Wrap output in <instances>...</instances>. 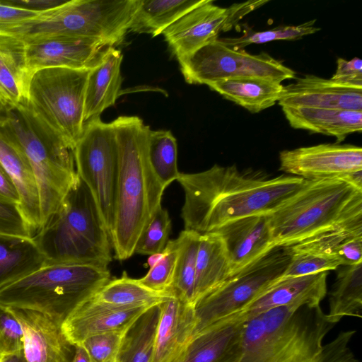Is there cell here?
Wrapping results in <instances>:
<instances>
[{
    "mask_svg": "<svg viewBox=\"0 0 362 362\" xmlns=\"http://www.w3.org/2000/svg\"><path fill=\"white\" fill-rule=\"evenodd\" d=\"M71 362H92L86 349L82 344L74 346V351Z\"/></svg>",
    "mask_w": 362,
    "mask_h": 362,
    "instance_id": "obj_49",
    "label": "cell"
},
{
    "mask_svg": "<svg viewBox=\"0 0 362 362\" xmlns=\"http://www.w3.org/2000/svg\"><path fill=\"white\" fill-rule=\"evenodd\" d=\"M180 71L189 84H204L238 78H258L281 83L296 72L269 54H251L235 49L218 38L179 59Z\"/></svg>",
    "mask_w": 362,
    "mask_h": 362,
    "instance_id": "obj_12",
    "label": "cell"
},
{
    "mask_svg": "<svg viewBox=\"0 0 362 362\" xmlns=\"http://www.w3.org/2000/svg\"><path fill=\"white\" fill-rule=\"evenodd\" d=\"M177 180L185 193L184 230L200 235L239 218L272 214L310 181L293 175L267 177L217 164L199 173H180Z\"/></svg>",
    "mask_w": 362,
    "mask_h": 362,
    "instance_id": "obj_1",
    "label": "cell"
},
{
    "mask_svg": "<svg viewBox=\"0 0 362 362\" xmlns=\"http://www.w3.org/2000/svg\"><path fill=\"white\" fill-rule=\"evenodd\" d=\"M45 265L33 238L0 234V288Z\"/></svg>",
    "mask_w": 362,
    "mask_h": 362,
    "instance_id": "obj_30",
    "label": "cell"
},
{
    "mask_svg": "<svg viewBox=\"0 0 362 362\" xmlns=\"http://www.w3.org/2000/svg\"><path fill=\"white\" fill-rule=\"evenodd\" d=\"M8 308L22 328L25 362H71L74 346L62 332V318L36 310Z\"/></svg>",
    "mask_w": 362,
    "mask_h": 362,
    "instance_id": "obj_16",
    "label": "cell"
},
{
    "mask_svg": "<svg viewBox=\"0 0 362 362\" xmlns=\"http://www.w3.org/2000/svg\"><path fill=\"white\" fill-rule=\"evenodd\" d=\"M204 0H139L129 31L158 36Z\"/></svg>",
    "mask_w": 362,
    "mask_h": 362,
    "instance_id": "obj_31",
    "label": "cell"
},
{
    "mask_svg": "<svg viewBox=\"0 0 362 362\" xmlns=\"http://www.w3.org/2000/svg\"><path fill=\"white\" fill-rule=\"evenodd\" d=\"M279 170L308 180L339 178L362 170V148L352 144H321L284 150Z\"/></svg>",
    "mask_w": 362,
    "mask_h": 362,
    "instance_id": "obj_14",
    "label": "cell"
},
{
    "mask_svg": "<svg viewBox=\"0 0 362 362\" xmlns=\"http://www.w3.org/2000/svg\"><path fill=\"white\" fill-rule=\"evenodd\" d=\"M0 200L19 205L18 193L9 176L0 164Z\"/></svg>",
    "mask_w": 362,
    "mask_h": 362,
    "instance_id": "obj_47",
    "label": "cell"
},
{
    "mask_svg": "<svg viewBox=\"0 0 362 362\" xmlns=\"http://www.w3.org/2000/svg\"><path fill=\"white\" fill-rule=\"evenodd\" d=\"M106 267L46 264L0 288V305L32 309L64 319L110 280Z\"/></svg>",
    "mask_w": 362,
    "mask_h": 362,
    "instance_id": "obj_5",
    "label": "cell"
},
{
    "mask_svg": "<svg viewBox=\"0 0 362 362\" xmlns=\"http://www.w3.org/2000/svg\"><path fill=\"white\" fill-rule=\"evenodd\" d=\"M90 70L43 69L34 73L29 83L27 108L72 150L85 126V93Z\"/></svg>",
    "mask_w": 362,
    "mask_h": 362,
    "instance_id": "obj_9",
    "label": "cell"
},
{
    "mask_svg": "<svg viewBox=\"0 0 362 362\" xmlns=\"http://www.w3.org/2000/svg\"><path fill=\"white\" fill-rule=\"evenodd\" d=\"M128 329L101 333L86 339L82 344L92 362H116Z\"/></svg>",
    "mask_w": 362,
    "mask_h": 362,
    "instance_id": "obj_41",
    "label": "cell"
},
{
    "mask_svg": "<svg viewBox=\"0 0 362 362\" xmlns=\"http://www.w3.org/2000/svg\"><path fill=\"white\" fill-rule=\"evenodd\" d=\"M0 164L18 193L19 209L34 236L41 228L37 180L28 159L6 124L0 127Z\"/></svg>",
    "mask_w": 362,
    "mask_h": 362,
    "instance_id": "obj_21",
    "label": "cell"
},
{
    "mask_svg": "<svg viewBox=\"0 0 362 362\" xmlns=\"http://www.w3.org/2000/svg\"></svg>",
    "mask_w": 362,
    "mask_h": 362,
    "instance_id": "obj_55",
    "label": "cell"
},
{
    "mask_svg": "<svg viewBox=\"0 0 362 362\" xmlns=\"http://www.w3.org/2000/svg\"><path fill=\"white\" fill-rule=\"evenodd\" d=\"M159 315V305L151 307L130 327L116 362H151Z\"/></svg>",
    "mask_w": 362,
    "mask_h": 362,
    "instance_id": "obj_34",
    "label": "cell"
},
{
    "mask_svg": "<svg viewBox=\"0 0 362 362\" xmlns=\"http://www.w3.org/2000/svg\"><path fill=\"white\" fill-rule=\"evenodd\" d=\"M304 251L333 256L341 266L362 262V212L291 247Z\"/></svg>",
    "mask_w": 362,
    "mask_h": 362,
    "instance_id": "obj_24",
    "label": "cell"
},
{
    "mask_svg": "<svg viewBox=\"0 0 362 362\" xmlns=\"http://www.w3.org/2000/svg\"><path fill=\"white\" fill-rule=\"evenodd\" d=\"M170 296L173 295L169 292H156L146 288L124 272L121 277L106 283L91 299L118 307L151 308L160 304Z\"/></svg>",
    "mask_w": 362,
    "mask_h": 362,
    "instance_id": "obj_33",
    "label": "cell"
},
{
    "mask_svg": "<svg viewBox=\"0 0 362 362\" xmlns=\"http://www.w3.org/2000/svg\"><path fill=\"white\" fill-rule=\"evenodd\" d=\"M331 80L344 84L362 86V62L358 57L351 60L338 58L337 69Z\"/></svg>",
    "mask_w": 362,
    "mask_h": 362,
    "instance_id": "obj_44",
    "label": "cell"
},
{
    "mask_svg": "<svg viewBox=\"0 0 362 362\" xmlns=\"http://www.w3.org/2000/svg\"><path fill=\"white\" fill-rule=\"evenodd\" d=\"M46 264L107 267L111 240L90 189L78 175L59 207L33 237Z\"/></svg>",
    "mask_w": 362,
    "mask_h": 362,
    "instance_id": "obj_4",
    "label": "cell"
},
{
    "mask_svg": "<svg viewBox=\"0 0 362 362\" xmlns=\"http://www.w3.org/2000/svg\"><path fill=\"white\" fill-rule=\"evenodd\" d=\"M2 362H25V360L23 354L11 355L6 356Z\"/></svg>",
    "mask_w": 362,
    "mask_h": 362,
    "instance_id": "obj_52",
    "label": "cell"
},
{
    "mask_svg": "<svg viewBox=\"0 0 362 362\" xmlns=\"http://www.w3.org/2000/svg\"><path fill=\"white\" fill-rule=\"evenodd\" d=\"M291 253L290 262L283 277L314 274L334 270L341 266L340 260L333 256L292 250Z\"/></svg>",
    "mask_w": 362,
    "mask_h": 362,
    "instance_id": "obj_40",
    "label": "cell"
},
{
    "mask_svg": "<svg viewBox=\"0 0 362 362\" xmlns=\"http://www.w3.org/2000/svg\"><path fill=\"white\" fill-rule=\"evenodd\" d=\"M281 108L291 127L334 136L338 144L349 134L362 130V111L327 107Z\"/></svg>",
    "mask_w": 362,
    "mask_h": 362,
    "instance_id": "obj_25",
    "label": "cell"
},
{
    "mask_svg": "<svg viewBox=\"0 0 362 362\" xmlns=\"http://www.w3.org/2000/svg\"><path fill=\"white\" fill-rule=\"evenodd\" d=\"M327 320L336 325L343 317H362V262L343 266L329 292Z\"/></svg>",
    "mask_w": 362,
    "mask_h": 362,
    "instance_id": "obj_32",
    "label": "cell"
},
{
    "mask_svg": "<svg viewBox=\"0 0 362 362\" xmlns=\"http://www.w3.org/2000/svg\"><path fill=\"white\" fill-rule=\"evenodd\" d=\"M139 4V0H67L23 22L18 36L25 43L66 36L116 47L124 41Z\"/></svg>",
    "mask_w": 362,
    "mask_h": 362,
    "instance_id": "obj_7",
    "label": "cell"
},
{
    "mask_svg": "<svg viewBox=\"0 0 362 362\" xmlns=\"http://www.w3.org/2000/svg\"><path fill=\"white\" fill-rule=\"evenodd\" d=\"M327 272L281 277L241 313L249 319L274 308L299 303L317 307L327 294Z\"/></svg>",
    "mask_w": 362,
    "mask_h": 362,
    "instance_id": "obj_23",
    "label": "cell"
},
{
    "mask_svg": "<svg viewBox=\"0 0 362 362\" xmlns=\"http://www.w3.org/2000/svg\"><path fill=\"white\" fill-rule=\"evenodd\" d=\"M316 19H314L298 25H281L259 32L248 30L240 37L220 38L219 40L226 45L238 50L243 49L252 44H262L274 40H296L319 31L320 28L314 25Z\"/></svg>",
    "mask_w": 362,
    "mask_h": 362,
    "instance_id": "obj_37",
    "label": "cell"
},
{
    "mask_svg": "<svg viewBox=\"0 0 362 362\" xmlns=\"http://www.w3.org/2000/svg\"><path fill=\"white\" fill-rule=\"evenodd\" d=\"M4 3L21 8L42 12L64 4L67 0H1Z\"/></svg>",
    "mask_w": 362,
    "mask_h": 362,
    "instance_id": "obj_46",
    "label": "cell"
},
{
    "mask_svg": "<svg viewBox=\"0 0 362 362\" xmlns=\"http://www.w3.org/2000/svg\"><path fill=\"white\" fill-rule=\"evenodd\" d=\"M112 123L118 145L119 173L110 240L115 258L125 260L134 253L142 230L161 205L165 189L148 159L150 127L137 116H119Z\"/></svg>",
    "mask_w": 362,
    "mask_h": 362,
    "instance_id": "obj_3",
    "label": "cell"
},
{
    "mask_svg": "<svg viewBox=\"0 0 362 362\" xmlns=\"http://www.w3.org/2000/svg\"><path fill=\"white\" fill-rule=\"evenodd\" d=\"M6 356H0V362H2Z\"/></svg>",
    "mask_w": 362,
    "mask_h": 362,
    "instance_id": "obj_54",
    "label": "cell"
},
{
    "mask_svg": "<svg viewBox=\"0 0 362 362\" xmlns=\"http://www.w3.org/2000/svg\"><path fill=\"white\" fill-rule=\"evenodd\" d=\"M31 77L26 65L24 44L0 37V91L9 108L27 105Z\"/></svg>",
    "mask_w": 362,
    "mask_h": 362,
    "instance_id": "obj_28",
    "label": "cell"
},
{
    "mask_svg": "<svg viewBox=\"0 0 362 362\" xmlns=\"http://www.w3.org/2000/svg\"><path fill=\"white\" fill-rule=\"evenodd\" d=\"M0 101L2 102L3 103H4L5 105H6L1 91H0Z\"/></svg>",
    "mask_w": 362,
    "mask_h": 362,
    "instance_id": "obj_53",
    "label": "cell"
},
{
    "mask_svg": "<svg viewBox=\"0 0 362 362\" xmlns=\"http://www.w3.org/2000/svg\"><path fill=\"white\" fill-rule=\"evenodd\" d=\"M148 308L118 307L90 298L64 319L62 330L67 341L75 346L93 335L129 329Z\"/></svg>",
    "mask_w": 362,
    "mask_h": 362,
    "instance_id": "obj_17",
    "label": "cell"
},
{
    "mask_svg": "<svg viewBox=\"0 0 362 362\" xmlns=\"http://www.w3.org/2000/svg\"><path fill=\"white\" fill-rule=\"evenodd\" d=\"M230 276L229 257L221 236L215 233L200 235L195 267L194 307Z\"/></svg>",
    "mask_w": 362,
    "mask_h": 362,
    "instance_id": "obj_27",
    "label": "cell"
},
{
    "mask_svg": "<svg viewBox=\"0 0 362 362\" xmlns=\"http://www.w3.org/2000/svg\"><path fill=\"white\" fill-rule=\"evenodd\" d=\"M6 126L35 175L42 227L54 214L78 177L73 150L40 122L26 105L10 108Z\"/></svg>",
    "mask_w": 362,
    "mask_h": 362,
    "instance_id": "obj_8",
    "label": "cell"
},
{
    "mask_svg": "<svg viewBox=\"0 0 362 362\" xmlns=\"http://www.w3.org/2000/svg\"><path fill=\"white\" fill-rule=\"evenodd\" d=\"M73 153L76 173L90 189L110 238L119 173L118 145L112 122L98 117L86 122Z\"/></svg>",
    "mask_w": 362,
    "mask_h": 362,
    "instance_id": "obj_11",
    "label": "cell"
},
{
    "mask_svg": "<svg viewBox=\"0 0 362 362\" xmlns=\"http://www.w3.org/2000/svg\"><path fill=\"white\" fill-rule=\"evenodd\" d=\"M246 320L237 314L209 326L192 336L176 362H235Z\"/></svg>",
    "mask_w": 362,
    "mask_h": 362,
    "instance_id": "obj_20",
    "label": "cell"
},
{
    "mask_svg": "<svg viewBox=\"0 0 362 362\" xmlns=\"http://www.w3.org/2000/svg\"><path fill=\"white\" fill-rule=\"evenodd\" d=\"M288 247H275L230 276L194 306L193 336L209 326L239 314L283 276L290 262Z\"/></svg>",
    "mask_w": 362,
    "mask_h": 362,
    "instance_id": "obj_10",
    "label": "cell"
},
{
    "mask_svg": "<svg viewBox=\"0 0 362 362\" xmlns=\"http://www.w3.org/2000/svg\"><path fill=\"white\" fill-rule=\"evenodd\" d=\"M362 212V190L337 178L310 180L269 215L276 247H291Z\"/></svg>",
    "mask_w": 362,
    "mask_h": 362,
    "instance_id": "obj_6",
    "label": "cell"
},
{
    "mask_svg": "<svg viewBox=\"0 0 362 362\" xmlns=\"http://www.w3.org/2000/svg\"><path fill=\"white\" fill-rule=\"evenodd\" d=\"M337 179L344 181L354 187L362 190V170L344 174Z\"/></svg>",
    "mask_w": 362,
    "mask_h": 362,
    "instance_id": "obj_48",
    "label": "cell"
},
{
    "mask_svg": "<svg viewBox=\"0 0 362 362\" xmlns=\"http://www.w3.org/2000/svg\"><path fill=\"white\" fill-rule=\"evenodd\" d=\"M213 233L220 235L224 242L231 276L276 247L269 215L239 218L222 226Z\"/></svg>",
    "mask_w": 362,
    "mask_h": 362,
    "instance_id": "obj_19",
    "label": "cell"
},
{
    "mask_svg": "<svg viewBox=\"0 0 362 362\" xmlns=\"http://www.w3.org/2000/svg\"><path fill=\"white\" fill-rule=\"evenodd\" d=\"M283 107H327L362 111V86L337 83L305 74L284 86L278 101Z\"/></svg>",
    "mask_w": 362,
    "mask_h": 362,
    "instance_id": "obj_18",
    "label": "cell"
},
{
    "mask_svg": "<svg viewBox=\"0 0 362 362\" xmlns=\"http://www.w3.org/2000/svg\"><path fill=\"white\" fill-rule=\"evenodd\" d=\"M122 52L110 47L103 61L90 71L85 93V123L100 117L105 110L115 104L122 83Z\"/></svg>",
    "mask_w": 362,
    "mask_h": 362,
    "instance_id": "obj_26",
    "label": "cell"
},
{
    "mask_svg": "<svg viewBox=\"0 0 362 362\" xmlns=\"http://www.w3.org/2000/svg\"><path fill=\"white\" fill-rule=\"evenodd\" d=\"M0 234L33 237L18 204L0 200Z\"/></svg>",
    "mask_w": 362,
    "mask_h": 362,
    "instance_id": "obj_43",
    "label": "cell"
},
{
    "mask_svg": "<svg viewBox=\"0 0 362 362\" xmlns=\"http://www.w3.org/2000/svg\"><path fill=\"white\" fill-rule=\"evenodd\" d=\"M179 252L177 238L168 240L163 257L139 281L146 288L160 293L169 292L173 284ZM170 293V292H169Z\"/></svg>",
    "mask_w": 362,
    "mask_h": 362,
    "instance_id": "obj_39",
    "label": "cell"
},
{
    "mask_svg": "<svg viewBox=\"0 0 362 362\" xmlns=\"http://www.w3.org/2000/svg\"><path fill=\"white\" fill-rule=\"evenodd\" d=\"M320 305L280 306L247 319L235 362H361L349 346L355 330L324 344L334 326Z\"/></svg>",
    "mask_w": 362,
    "mask_h": 362,
    "instance_id": "obj_2",
    "label": "cell"
},
{
    "mask_svg": "<svg viewBox=\"0 0 362 362\" xmlns=\"http://www.w3.org/2000/svg\"><path fill=\"white\" fill-rule=\"evenodd\" d=\"M159 308L151 362H176L193 336L194 307L170 296Z\"/></svg>",
    "mask_w": 362,
    "mask_h": 362,
    "instance_id": "obj_22",
    "label": "cell"
},
{
    "mask_svg": "<svg viewBox=\"0 0 362 362\" xmlns=\"http://www.w3.org/2000/svg\"><path fill=\"white\" fill-rule=\"evenodd\" d=\"M10 108L0 101V127L4 126L9 120Z\"/></svg>",
    "mask_w": 362,
    "mask_h": 362,
    "instance_id": "obj_50",
    "label": "cell"
},
{
    "mask_svg": "<svg viewBox=\"0 0 362 362\" xmlns=\"http://www.w3.org/2000/svg\"><path fill=\"white\" fill-rule=\"evenodd\" d=\"M177 240L179 252L174 278L169 292L181 301L194 307L195 267L200 234L183 230Z\"/></svg>",
    "mask_w": 362,
    "mask_h": 362,
    "instance_id": "obj_35",
    "label": "cell"
},
{
    "mask_svg": "<svg viewBox=\"0 0 362 362\" xmlns=\"http://www.w3.org/2000/svg\"><path fill=\"white\" fill-rule=\"evenodd\" d=\"M268 1H249L223 8L212 0H204L162 34L172 54L179 60L216 40L221 32L231 30L244 16Z\"/></svg>",
    "mask_w": 362,
    "mask_h": 362,
    "instance_id": "obj_13",
    "label": "cell"
},
{
    "mask_svg": "<svg viewBox=\"0 0 362 362\" xmlns=\"http://www.w3.org/2000/svg\"><path fill=\"white\" fill-rule=\"evenodd\" d=\"M163 257V251L161 252L152 254L147 259V264L150 268L157 264Z\"/></svg>",
    "mask_w": 362,
    "mask_h": 362,
    "instance_id": "obj_51",
    "label": "cell"
},
{
    "mask_svg": "<svg viewBox=\"0 0 362 362\" xmlns=\"http://www.w3.org/2000/svg\"><path fill=\"white\" fill-rule=\"evenodd\" d=\"M41 12L32 11L4 3L0 0V28L16 25L35 18Z\"/></svg>",
    "mask_w": 362,
    "mask_h": 362,
    "instance_id": "obj_45",
    "label": "cell"
},
{
    "mask_svg": "<svg viewBox=\"0 0 362 362\" xmlns=\"http://www.w3.org/2000/svg\"><path fill=\"white\" fill-rule=\"evenodd\" d=\"M211 90L252 113H257L276 104L284 86L281 83L258 78L221 80L207 85Z\"/></svg>",
    "mask_w": 362,
    "mask_h": 362,
    "instance_id": "obj_29",
    "label": "cell"
},
{
    "mask_svg": "<svg viewBox=\"0 0 362 362\" xmlns=\"http://www.w3.org/2000/svg\"><path fill=\"white\" fill-rule=\"evenodd\" d=\"M21 326L6 307L0 305V356L23 354Z\"/></svg>",
    "mask_w": 362,
    "mask_h": 362,
    "instance_id": "obj_42",
    "label": "cell"
},
{
    "mask_svg": "<svg viewBox=\"0 0 362 362\" xmlns=\"http://www.w3.org/2000/svg\"><path fill=\"white\" fill-rule=\"evenodd\" d=\"M171 230V220L166 209L157 207L142 230L135 246L134 253L144 255L161 252Z\"/></svg>",
    "mask_w": 362,
    "mask_h": 362,
    "instance_id": "obj_38",
    "label": "cell"
},
{
    "mask_svg": "<svg viewBox=\"0 0 362 362\" xmlns=\"http://www.w3.org/2000/svg\"><path fill=\"white\" fill-rule=\"evenodd\" d=\"M110 47L96 40L66 36L24 44L26 65L31 76L47 68L90 70L103 61Z\"/></svg>",
    "mask_w": 362,
    "mask_h": 362,
    "instance_id": "obj_15",
    "label": "cell"
},
{
    "mask_svg": "<svg viewBox=\"0 0 362 362\" xmlns=\"http://www.w3.org/2000/svg\"><path fill=\"white\" fill-rule=\"evenodd\" d=\"M147 156L152 171L165 189L177 180L180 173L177 163V141L170 131L150 129Z\"/></svg>",
    "mask_w": 362,
    "mask_h": 362,
    "instance_id": "obj_36",
    "label": "cell"
}]
</instances>
